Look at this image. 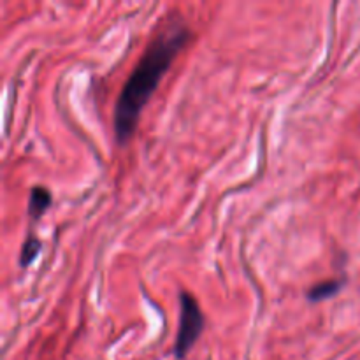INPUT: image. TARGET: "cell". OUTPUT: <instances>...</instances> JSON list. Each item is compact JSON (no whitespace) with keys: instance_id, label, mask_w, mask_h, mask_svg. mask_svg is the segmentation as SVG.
Masks as SVG:
<instances>
[{"instance_id":"cell-3","label":"cell","mask_w":360,"mask_h":360,"mask_svg":"<svg viewBox=\"0 0 360 360\" xmlns=\"http://www.w3.org/2000/svg\"><path fill=\"white\" fill-rule=\"evenodd\" d=\"M51 202V192L46 186H34L30 190V197H28V217L32 220H39L48 211Z\"/></svg>"},{"instance_id":"cell-1","label":"cell","mask_w":360,"mask_h":360,"mask_svg":"<svg viewBox=\"0 0 360 360\" xmlns=\"http://www.w3.org/2000/svg\"><path fill=\"white\" fill-rule=\"evenodd\" d=\"M190 37H192L190 27L179 14H171L158 27L155 37L151 39L139 62L127 77L115 104L112 127L120 144L129 143L130 137L134 136L141 112Z\"/></svg>"},{"instance_id":"cell-4","label":"cell","mask_w":360,"mask_h":360,"mask_svg":"<svg viewBox=\"0 0 360 360\" xmlns=\"http://www.w3.org/2000/svg\"><path fill=\"white\" fill-rule=\"evenodd\" d=\"M343 287V281L341 280H330V281H322V283H316L315 287H311L306 294L308 301L311 302H320L326 301V299L334 297L338 292Z\"/></svg>"},{"instance_id":"cell-5","label":"cell","mask_w":360,"mask_h":360,"mask_svg":"<svg viewBox=\"0 0 360 360\" xmlns=\"http://www.w3.org/2000/svg\"><path fill=\"white\" fill-rule=\"evenodd\" d=\"M42 248V243L39 241L35 236H27L23 243V248H21V255H20V266L21 267H28L35 259L39 257V252Z\"/></svg>"},{"instance_id":"cell-2","label":"cell","mask_w":360,"mask_h":360,"mask_svg":"<svg viewBox=\"0 0 360 360\" xmlns=\"http://www.w3.org/2000/svg\"><path fill=\"white\" fill-rule=\"evenodd\" d=\"M204 330V315L199 301L188 292L179 294V327L174 343L176 359H185Z\"/></svg>"}]
</instances>
